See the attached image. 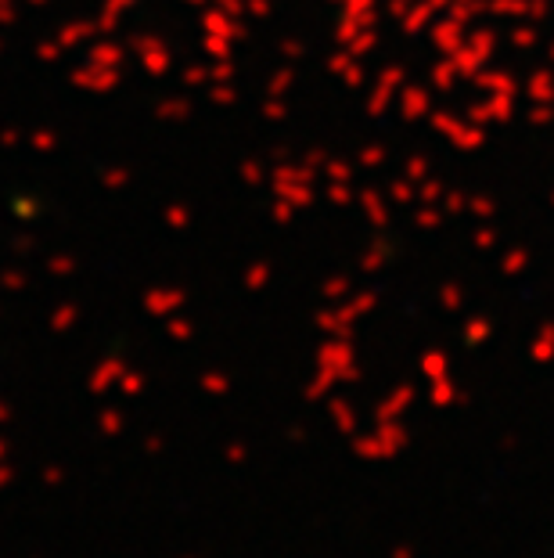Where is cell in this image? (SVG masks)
Returning <instances> with one entry per match:
<instances>
[{"label": "cell", "instance_id": "obj_1", "mask_svg": "<svg viewBox=\"0 0 554 558\" xmlns=\"http://www.w3.org/2000/svg\"><path fill=\"white\" fill-rule=\"evenodd\" d=\"M379 439L386 443V454H389V457H396V454L411 443L407 429H403V425H396V422H379Z\"/></svg>", "mask_w": 554, "mask_h": 558}, {"label": "cell", "instance_id": "obj_2", "mask_svg": "<svg viewBox=\"0 0 554 558\" xmlns=\"http://www.w3.org/2000/svg\"><path fill=\"white\" fill-rule=\"evenodd\" d=\"M353 454L360 461H382V457H389L386 454V443L379 439V432L375 436H353Z\"/></svg>", "mask_w": 554, "mask_h": 558}, {"label": "cell", "instance_id": "obj_3", "mask_svg": "<svg viewBox=\"0 0 554 558\" xmlns=\"http://www.w3.org/2000/svg\"><path fill=\"white\" fill-rule=\"evenodd\" d=\"M331 414H335V425H338L342 432H349V436L356 432V414H353L342 400H335V404H331Z\"/></svg>", "mask_w": 554, "mask_h": 558}, {"label": "cell", "instance_id": "obj_4", "mask_svg": "<svg viewBox=\"0 0 554 558\" xmlns=\"http://www.w3.org/2000/svg\"><path fill=\"white\" fill-rule=\"evenodd\" d=\"M411 397H407V390H400V397L396 400H389L386 407H379V422H396V414L403 411V404H407Z\"/></svg>", "mask_w": 554, "mask_h": 558}, {"label": "cell", "instance_id": "obj_5", "mask_svg": "<svg viewBox=\"0 0 554 558\" xmlns=\"http://www.w3.org/2000/svg\"><path fill=\"white\" fill-rule=\"evenodd\" d=\"M393 558H414V547L411 544H396L393 547Z\"/></svg>", "mask_w": 554, "mask_h": 558}, {"label": "cell", "instance_id": "obj_6", "mask_svg": "<svg viewBox=\"0 0 554 558\" xmlns=\"http://www.w3.org/2000/svg\"><path fill=\"white\" fill-rule=\"evenodd\" d=\"M227 457H231V461H245V447H231Z\"/></svg>", "mask_w": 554, "mask_h": 558}, {"label": "cell", "instance_id": "obj_7", "mask_svg": "<svg viewBox=\"0 0 554 558\" xmlns=\"http://www.w3.org/2000/svg\"><path fill=\"white\" fill-rule=\"evenodd\" d=\"M432 400H436V404H446V400H450V390H436V397H432Z\"/></svg>", "mask_w": 554, "mask_h": 558}]
</instances>
